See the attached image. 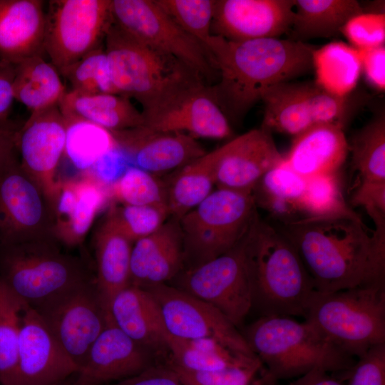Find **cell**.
Here are the masks:
<instances>
[{
	"label": "cell",
	"mask_w": 385,
	"mask_h": 385,
	"mask_svg": "<svg viewBox=\"0 0 385 385\" xmlns=\"http://www.w3.org/2000/svg\"><path fill=\"white\" fill-rule=\"evenodd\" d=\"M218 151L215 165L217 188L247 193H252L262 177L284 160L272 132L262 127L232 139Z\"/></svg>",
	"instance_id": "obj_19"
},
{
	"label": "cell",
	"mask_w": 385,
	"mask_h": 385,
	"mask_svg": "<svg viewBox=\"0 0 385 385\" xmlns=\"http://www.w3.org/2000/svg\"><path fill=\"white\" fill-rule=\"evenodd\" d=\"M183 268V241L179 220L170 217L157 231L133 243L130 285L145 288L165 284Z\"/></svg>",
	"instance_id": "obj_23"
},
{
	"label": "cell",
	"mask_w": 385,
	"mask_h": 385,
	"mask_svg": "<svg viewBox=\"0 0 385 385\" xmlns=\"http://www.w3.org/2000/svg\"><path fill=\"white\" fill-rule=\"evenodd\" d=\"M257 215L252 193L222 188L212 191L179 220L185 270L234 247L246 235Z\"/></svg>",
	"instance_id": "obj_8"
},
{
	"label": "cell",
	"mask_w": 385,
	"mask_h": 385,
	"mask_svg": "<svg viewBox=\"0 0 385 385\" xmlns=\"http://www.w3.org/2000/svg\"><path fill=\"white\" fill-rule=\"evenodd\" d=\"M338 175L339 173L323 174L307 179L299 206V220L351 218L361 220L346 202Z\"/></svg>",
	"instance_id": "obj_37"
},
{
	"label": "cell",
	"mask_w": 385,
	"mask_h": 385,
	"mask_svg": "<svg viewBox=\"0 0 385 385\" xmlns=\"http://www.w3.org/2000/svg\"><path fill=\"white\" fill-rule=\"evenodd\" d=\"M361 56V72L367 81L376 89H385V47L384 45L359 50Z\"/></svg>",
	"instance_id": "obj_48"
},
{
	"label": "cell",
	"mask_w": 385,
	"mask_h": 385,
	"mask_svg": "<svg viewBox=\"0 0 385 385\" xmlns=\"http://www.w3.org/2000/svg\"><path fill=\"white\" fill-rule=\"evenodd\" d=\"M304 321L352 357L385 343V285L316 292Z\"/></svg>",
	"instance_id": "obj_6"
},
{
	"label": "cell",
	"mask_w": 385,
	"mask_h": 385,
	"mask_svg": "<svg viewBox=\"0 0 385 385\" xmlns=\"http://www.w3.org/2000/svg\"><path fill=\"white\" fill-rule=\"evenodd\" d=\"M141 112L143 125L158 131L183 133L195 139H223L232 134L230 123L211 85L202 80Z\"/></svg>",
	"instance_id": "obj_15"
},
{
	"label": "cell",
	"mask_w": 385,
	"mask_h": 385,
	"mask_svg": "<svg viewBox=\"0 0 385 385\" xmlns=\"http://www.w3.org/2000/svg\"><path fill=\"white\" fill-rule=\"evenodd\" d=\"M294 245L321 293L385 285V232L362 220H299L274 226Z\"/></svg>",
	"instance_id": "obj_1"
},
{
	"label": "cell",
	"mask_w": 385,
	"mask_h": 385,
	"mask_svg": "<svg viewBox=\"0 0 385 385\" xmlns=\"http://www.w3.org/2000/svg\"><path fill=\"white\" fill-rule=\"evenodd\" d=\"M287 385H344L330 373L324 370L316 369L296 378Z\"/></svg>",
	"instance_id": "obj_52"
},
{
	"label": "cell",
	"mask_w": 385,
	"mask_h": 385,
	"mask_svg": "<svg viewBox=\"0 0 385 385\" xmlns=\"http://www.w3.org/2000/svg\"><path fill=\"white\" fill-rule=\"evenodd\" d=\"M154 1L184 31L200 43L207 51V47L212 36L211 24L215 0Z\"/></svg>",
	"instance_id": "obj_43"
},
{
	"label": "cell",
	"mask_w": 385,
	"mask_h": 385,
	"mask_svg": "<svg viewBox=\"0 0 385 385\" xmlns=\"http://www.w3.org/2000/svg\"><path fill=\"white\" fill-rule=\"evenodd\" d=\"M58 72L70 82L71 90L76 92L117 94L111 81L105 49L101 46Z\"/></svg>",
	"instance_id": "obj_42"
},
{
	"label": "cell",
	"mask_w": 385,
	"mask_h": 385,
	"mask_svg": "<svg viewBox=\"0 0 385 385\" xmlns=\"http://www.w3.org/2000/svg\"><path fill=\"white\" fill-rule=\"evenodd\" d=\"M294 5L288 38L301 42L335 36L350 19L363 13L355 0H294Z\"/></svg>",
	"instance_id": "obj_30"
},
{
	"label": "cell",
	"mask_w": 385,
	"mask_h": 385,
	"mask_svg": "<svg viewBox=\"0 0 385 385\" xmlns=\"http://www.w3.org/2000/svg\"><path fill=\"white\" fill-rule=\"evenodd\" d=\"M349 144L343 126L317 124L294 137L284 158L295 173L306 179L337 173L349 153Z\"/></svg>",
	"instance_id": "obj_25"
},
{
	"label": "cell",
	"mask_w": 385,
	"mask_h": 385,
	"mask_svg": "<svg viewBox=\"0 0 385 385\" xmlns=\"http://www.w3.org/2000/svg\"><path fill=\"white\" fill-rule=\"evenodd\" d=\"M244 337L265 366L264 381L267 383L296 379L316 369L347 372L355 362L309 323L291 317L262 316Z\"/></svg>",
	"instance_id": "obj_4"
},
{
	"label": "cell",
	"mask_w": 385,
	"mask_h": 385,
	"mask_svg": "<svg viewBox=\"0 0 385 385\" xmlns=\"http://www.w3.org/2000/svg\"><path fill=\"white\" fill-rule=\"evenodd\" d=\"M19 128L11 120L0 125V172L17 158L16 143Z\"/></svg>",
	"instance_id": "obj_51"
},
{
	"label": "cell",
	"mask_w": 385,
	"mask_h": 385,
	"mask_svg": "<svg viewBox=\"0 0 385 385\" xmlns=\"http://www.w3.org/2000/svg\"><path fill=\"white\" fill-rule=\"evenodd\" d=\"M58 108L67 120H84L109 132L143 125L142 112L125 97L66 91Z\"/></svg>",
	"instance_id": "obj_28"
},
{
	"label": "cell",
	"mask_w": 385,
	"mask_h": 385,
	"mask_svg": "<svg viewBox=\"0 0 385 385\" xmlns=\"http://www.w3.org/2000/svg\"><path fill=\"white\" fill-rule=\"evenodd\" d=\"M110 133L132 166L153 175L179 169L207 153L188 135L158 131L144 125Z\"/></svg>",
	"instance_id": "obj_20"
},
{
	"label": "cell",
	"mask_w": 385,
	"mask_h": 385,
	"mask_svg": "<svg viewBox=\"0 0 385 385\" xmlns=\"http://www.w3.org/2000/svg\"><path fill=\"white\" fill-rule=\"evenodd\" d=\"M109 313L113 324L150 351L168 350L166 329L160 307L145 289L129 285L112 300Z\"/></svg>",
	"instance_id": "obj_26"
},
{
	"label": "cell",
	"mask_w": 385,
	"mask_h": 385,
	"mask_svg": "<svg viewBox=\"0 0 385 385\" xmlns=\"http://www.w3.org/2000/svg\"><path fill=\"white\" fill-rule=\"evenodd\" d=\"M66 121L64 155L82 172L89 171L101 155L116 146L110 132L96 125L79 120Z\"/></svg>",
	"instance_id": "obj_39"
},
{
	"label": "cell",
	"mask_w": 385,
	"mask_h": 385,
	"mask_svg": "<svg viewBox=\"0 0 385 385\" xmlns=\"http://www.w3.org/2000/svg\"><path fill=\"white\" fill-rule=\"evenodd\" d=\"M130 166L126 155L116 145L101 155L89 171L100 183L108 188Z\"/></svg>",
	"instance_id": "obj_47"
},
{
	"label": "cell",
	"mask_w": 385,
	"mask_h": 385,
	"mask_svg": "<svg viewBox=\"0 0 385 385\" xmlns=\"http://www.w3.org/2000/svg\"><path fill=\"white\" fill-rule=\"evenodd\" d=\"M14 65L0 61V125L7 122L14 100Z\"/></svg>",
	"instance_id": "obj_50"
},
{
	"label": "cell",
	"mask_w": 385,
	"mask_h": 385,
	"mask_svg": "<svg viewBox=\"0 0 385 385\" xmlns=\"http://www.w3.org/2000/svg\"><path fill=\"white\" fill-rule=\"evenodd\" d=\"M294 0H215L211 34L232 41L288 34Z\"/></svg>",
	"instance_id": "obj_18"
},
{
	"label": "cell",
	"mask_w": 385,
	"mask_h": 385,
	"mask_svg": "<svg viewBox=\"0 0 385 385\" xmlns=\"http://www.w3.org/2000/svg\"><path fill=\"white\" fill-rule=\"evenodd\" d=\"M96 284L109 312L115 296L130 285V261L133 243L105 214L93 234ZM110 314V313H109Z\"/></svg>",
	"instance_id": "obj_27"
},
{
	"label": "cell",
	"mask_w": 385,
	"mask_h": 385,
	"mask_svg": "<svg viewBox=\"0 0 385 385\" xmlns=\"http://www.w3.org/2000/svg\"><path fill=\"white\" fill-rule=\"evenodd\" d=\"M150 353L111 321L92 345L74 383L103 385L130 378L153 365Z\"/></svg>",
	"instance_id": "obj_21"
},
{
	"label": "cell",
	"mask_w": 385,
	"mask_h": 385,
	"mask_svg": "<svg viewBox=\"0 0 385 385\" xmlns=\"http://www.w3.org/2000/svg\"><path fill=\"white\" fill-rule=\"evenodd\" d=\"M105 40L109 72L117 95L135 99L143 111L197 81H204L174 57L137 40L113 21Z\"/></svg>",
	"instance_id": "obj_5"
},
{
	"label": "cell",
	"mask_w": 385,
	"mask_h": 385,
	"mask_svg": "<svg viewBox=\"0 0 385 385\" xmlns=\"http://www.w3.org/2000/svg\"><path fill=\"white\" fill-rule=\"evenodd\" d=\"M347 373V385H385V343L357 357Z\"/></svg>",
	"instance_id": "obj_46"
},
{
	"label": "cell",
	"mask_w": 385,
	"mask_h": 385,
	"mask_svg": "<svg viewBox=\"0 0 385 385\" xmlns=\"http://www.w3.org/2000/svg\"><path fill=\"white\" fill-rule=\"evenodd\" d=\"M78 371L39 314L28 307L19 335L14 385H55Z\"/></svg>",
	"instance_id": "obj_17"
},
{
	"label": "cell",
	"mask_w": 385,
	"mask_h": 385,
	"mask_svg": "<svg viewBox=\"0 0 385 385\" xmlns=\"http://www.w3.org/2000/svg\"><path fill=\"white\" fill-rule=\"evenodd\" d=\"M112 385H182L175 371L167 365H152L142 372Z\"/></svg>",
	"instance_id": "obj_49"
},
{
	"label": "cell",
	"mask_w": 385,
	"mask_h": 385,
	"mask_svg": "<svg viewBox=\"0 0 385 385\" xmlns=\"http://www.w3.org/2000/svg\"><path fill=\"white\" fill-rule=\"evenodd\" d=\"M247 233L227 252L178 274L179 289L217 309L236 327L253 306L245 252Z\"/></svg>",
	"instance_id": "obj_11"
},
{
	"label": "cell",
	"mask_w": 385,
	"mask_h": 385,
	"mask_svg": "<svg viewBox=\"0 0 385 385\" xmlns=\"http://www.w3.org/2000/svg\"><path fill=\"white\" fill-rule=\"evenodd\" d=\"M312 63L316 74L315 83L339 97H348L361 73L359 51L342 41H332L314 48Z\"/></svg>",
	"instance_id": "obj_33"
},
{
	"label": "cell",
	"mask_w": 385,
	"mask_h": 385,
	"mask_svg": "<svg viewBox=\"0 0 385 385\" xmlns=\"http://www.w3.org/2000/svg\"><path fill=\"white\" fill-rule=\"evenodd\" d=\"M113 22L137 40L171 56L207 84L217 73L208 52L154 0H111Z\"/></svg>",
	"instance_id": "obj_9"
},
{
	"label": "cell",
	"mask_w": 385,
	"mask_h": 385,
	"mask_svg": "<svg viewBox=\"0 0 385 385\" xmlns=\"http://www.w3.org/2000/svg\"><path fill=\"white\" fill-rule=\"evenodd\" d=\"M349 145L356 175L351 188L385 187L384 115L375 118L359 130Z\"/></svg>",
	"instance_id": "obj_36"
},
{
	"label": "cell",
	"mask_w": 385,
	"mask_h": 385,
	"mask_svg": "<svg viewBox=\"0 0 385 385\" xmlns=\"http://www.w3.org/2000/svg\"><path fill=\"white\" fill-rule=\"evenodd\" d=\"M314 49L289 38L232 41L212 35L207 51L217 78L211 86L229 122H239L270 88L311 70Z\"/></svg>",
	"instance_id": "obj_2"
},
{
	"label": "cell",
	"mask_w": 385,
	"mask_h": 385,
	"mask_svg": "<svg viewBox=\"0 0 385 385\" xmlns=\"http://www.w3.org/2000/svg\"><path fill=\"white\" fill-rule=\"evenodd\" d=\"M111 0H51L44 50L59 71L100 47L112 23Z\"/></svg>",
	"instance_id": "obj_10"
},
{
	"label": "cell",
	"mask_w": 385,
	"mask_h": 385,
	"mask_svg": "<svg viewBox=\"0 0 385 385\" xmlns=\"http://www.w3.org/2000/svg\"><path fill=\"white\" fill-rule=\"evenodd\" d=\"M342 33L350 45L364 50L384 45L385 14L361 13L350 19Z\"/></svg>",
	"instance_id": "obj_45"
},
{
	"label": "cell",
	"mask_w": 385,
	"mask_h": 385,
	"mask_svg": "<svg viewBox=\"0 0 385 385\" xmlns=\"http://www.w3.org/2000/svg\"><path fill=\"white\" fill-rule=\"evenodd\" d=\"M108 199V188L90 171L61 180L51 205L56 241L68 247L81 244Z\"/></svg>",
	"instance_id": "obj_22"
},
{
	"label": "cell",
	"mask_w": 385,
	"mask_h": 385,
	"mask_svg": "<svg viewBox=\"0 0 385 385\" xmlns=\"http://www.w3.org/2000/svg\"><path fill=\"white\" fill-rule=\"evenodd\" d=\"M13 94L31 113L58 106L66 92L57 68L43 56L14 65Z\"/></svg>",
	"instance_id": "obj_31"
},
{
	"label": "cell",
	"mask_w": 385,
	"mask_h": 385,
	"mask_svg": "<svg viewBox=\"0 0 385 385\" xmlns=\"http://www.w3.org/2000/svg\"><path fill=\"white\" fill-rule=\"evenodd\" d=\"M156 300L169 334L182 339H213L232 351L257 359L237 327L211 304L165 284L145 288Z\"/></svg>",
	"instance_id": "obj_14"
},
{
	"label": "cell",
	"mask_w": 385,
	"mask_h": 385,
	"mask_svg": "<svg viewBox=\"0 0 385 385\" xmlns=\"http://www.w3.org/2000/svg\"><path fill=\"white\" fill-rule=\"evenodd\" d=\"M307 179L295 173L284 160L269 170L255 187L252 194L277 222L288 224L300 219L299 206Z\"/></svg>",
	"instance_id": "obj_32"
},
{
	"label": "cell",
	"mask_w": 385,
	"mask_h": 385,
	"mask_svg": "<svg viewBox=\"0 0 385 385\" xmlns=\"http://www.w3.org/2000/svg\"><path fill=\"white\" fill-rule=\"evenodd\" d=\"M261 127L294 137L315 125L309 97V83L282 82L263 95Z\"/></svg>",
	"instance_id": "obj_29"
},
{
	"label": "cell",
	"mask_w": 385,
	"mask_h": 385,
	"mask_svg": "<svg viewBox=\"0 0 385 385\" xmlns=\"http://www.w3.org/2000/svg\"><path fill=\"white\" fill-rule=\"evenodd\" d=\"M182 385H251L262 365L260 361L212 371H190L168 364Z\"/></svg>",
	"instance_id": "obj_44"
},
{
	"label": "cell",
	"mask_w": 385,
	"mask_h": 385,
	"mask_svg": "<svg viewBox=\"0 0 385 385\" xmlns=\"http://www.w3.org/2000/svg\"><path fill=\"white\" fill-rule=\"evenodd\" d=\"M218 148L179 168L167 186L170 216L180 220L213 190Z\"/></svg>",
	"instance_id": "obj_34"
},
{
	"label": "cell",
	"mask_w": 385,
	"mask_h": 385,
	"mask_svg": "<svg viewBox=\"0 0 385 385\" xmlns=\"http://www.w3.org/2000/svg\"><path fill=\"white\" fill-rule=\"evenodd\" d=\"M41 0H0V61L12 65L45 53Z\"/></svg>",
	"instance_id": "obj_24"
},
{
	"label": "cell",
	"mask_w": 385,
	"mask_h": 385,
	"mask_svg": "<svg viewBox=\"0 0 385 385\" xmlns=\"http://www.w3.org/2000/svg\"><path fill=\"white\" fill-rule=\"evenodd\" d=\"M167 346L171 355L168 364L190 371H217L260 361L237 354L209 338L187 339L168 334Z\"/></svg>",
	"instance_id": "obj_35"
},
{
	"label": "cell",
	"mask_w": 385,
	"mask_h": 385,
	"mask_svg": "<svg viewBox=\"0 0 385 385\" xmlns=\"http://www.w3.org/2000/svg\"><path fill=\"white\" fill-rule=\"evenodd\" d=\"M108 197L115 202L130 205H167V186L156 176L138 168L130 166L111 186Z\"/></svg>",
	"instance_id": "obj_40"
},
{
	"label": "cell",
	"mask_w": 385,
	"mask_h": 385,
	"mask_svg": "<svg viewBox=\"0 0 385 385\" xmlns=\"http://www.w3.org/2000/svg\"><path fill=\"white\" fill-rule=\"evenodd\" d=\"M106 215L133 243L157 231L170 217L167 205H130L115 202Z\"/></svg>",
	"instance_id": "obj_41"
},
{
	"label": "cell",
	"mask_w": 385,
	"mask_h": 385,
	"mask_svg": "<svg viewBox=\"0 0 385 385\" xmlns=\"http://www.w3.org/2000/svg\"><path fill=\"white\" fill-rule=\"evenodd\" d=\"M46 240H56L52 212L16 158L0 172V247Z\"/></svg>",
	"instance_id": "obj_13"
},
{
	"label": "cell",
	"mask_w": 385,
	"mask_h": 385,
	"mask_svg": "<svg viewBox=\"0 0 385 385\" xmlns=\"http://www.w3.org/2000/svg\"><path fill=\"white\" fill-rule=\"evenodd\" d=\"M245 252L252 307L262 316L304 317L317 290L289 240L257 214L246 235Z\"/></svg>",
	"instance_id": "obj_3"
},
{
	"label": "cell",
	"mask_w": 385,
	"mask_h": 385,
	"mask_svg": "<svg viewBox=\"0 0 385 385\" xmlns=\"http://www.w3.org/2000/svg\"><path fill=\"white\" fill-rule=\"evenodd\" d=\"M28 307L0 277L1 385H14L19 335Z\"/></svg>",
	"instance_id": "obj_38"
},
{
	"label": "cell",
	"mask_w": 385,
	"mask_h": 385,
	"mask_svg": "<svg viewBox=\"0 0 385 385\" xmlns=\"http://www.w3.org/2000/svg\"><path fill=\"white\" fill-rule=\"evenodd\" d=\"M251 385H262V384H261V382L260 383V382H257V383H253L252 382V384Z\"/></svg>",
	"instance_id": "obj_54"
},
{
	"label": "cell",
	"mask_w": 385,
	"mask_h": 385,
	"mask_svg": "<svg viewBox=\"0 0 385 385\" xmlns=\"http://www.w3.org/2000/svg\"><path fill=\"white\" fill-rule=\"evenodd\" d=\"M0 277L33 309L95 279L82 262L63 252L56 240L0 247Z\"/></svg>",
	"instance_id": "obj_7"
},
{
	"label": "cell",
	"mask_w": 385,
	"mask_h": 385,
	"mask_svg": "<svg viewBox=\"0 0 385 385\" xmlns=\"http://www.w3.org/2000/svg\"><path fill=\"white\" fill-rule=\"evenodd\" d=\"M66 129V121L58 105L31 113L18 133L20 165L40 188L50 208L61 181L57 170L64 155Z\"/></svg>",
	"instance_id": "obj_16"
},
{
	"label": "cell",
	"mask_w": 385,
	"mask_h": 385,
	"mask_svg": "<svg viewBox=\"0 0 385 385\" xmlns=\"http://www.w3.org/2000/svg\"><path fill=\"white\" fill-rule=\"evenodd\" d=\"M34 309L79 371L92 345L112 321L101 302L95 279Z\"/></svg>",
	"instance_id": "obj_12"
},
{
	"label": "cell",
	"mask_w": 385,
	"mask_h": 385,
	"mask_svg": "<svg viewBox=\"0 0 385 385\" xmlns=\"http://www.w3.org/2000/svg\"><path fill=\"white\" fill-rule=\"evenodd\" d=\"M71 377L55 385H76L73 379L71 381Z\"/></svg>",
	"instance_id": "obj_53"
}]
</instances>
